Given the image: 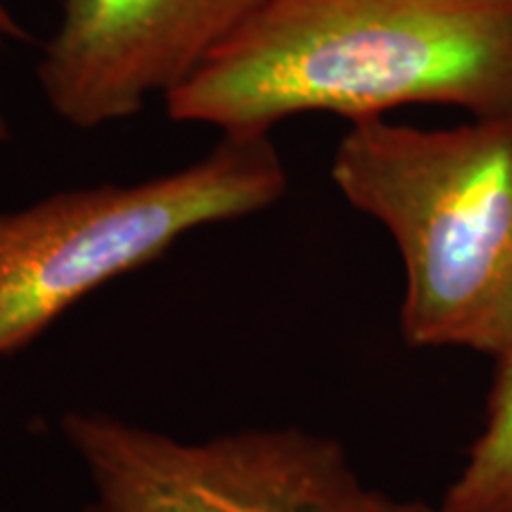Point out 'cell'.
Segmentation results:
<instances>
[{"label":"cell","mask_w":512,"mask_h":512,"mask_svg":"<svg viewBox=\"0 0 512 512\" xmlns=\"http://www.w3.org/2000/svg\"><path fill=\"white\" fill-rule=\"evenodd\" d=\"M403 105L512 112V0H268L164 100L169 119L221 136Z\"/></svg>","instance_id":"cell-1"},{"label":"cell","mask_w":512,"mask_h":512,"mask_svg":"<svg viewBox=\"0 0 512 512\" xmlns=\"http://www.w3.org/2000/svg\"><path fill=\"white\" fill-rule=\"evenodd\" d=\"M330 176L399 247L413 347L512 351V112L451 128L351 121Z\"/></svg>","instance_id":"cell-2"},{"label":"cell","mask_w":512,"mask_h":512,"mask_svg":"<svg viewBox=\"0 0 512 512\" xmlns=\"http://www.w3.org/2000/svg\"><path fill=\"white\" fill-rule=\"evenodd\" d=\"M287 185L271 133H242L145 181L81 185L0 211V356L185 235L273 207Z\"/></svg>","instance_id":"cell-3"},{"label":"cell","mask_w":512,"mask_h":512,"mask_svg":"<svg viewBox=\"0 0 512 512\" xmlns=\"http://www.w3.org/2000/svg\"><path fill=\"white\" fill-rule=\"evenodd\" d=\"M62 434L86 467L81 512H320L351 467L332 439L302 430H242L204 441L69 411Z\"/></svg>","instance_id":"cell-4"},{"label":"cell","mask_w":512,"mask_h":512,"mask_svg":"<svg viewBox=\"0 0 512 512\" xmlns=\"http://www.w3.org/2000/svg\"><path fill=\"white\" fill-rule=\"evenodd\" d=\"M268 0H60L36 64L64 124L95 131L183 88Z\"/></svg>","instance_id":"cell-5"},{"label":"cell","mask_w":512,"mask_h":512,"mask_svg":"<svg viewBox=\"0 0 512 512\" xmlns=\"http://www.w3.org/2000/svg\"><path fill=\"white\" fill-rule=\"evenodd\" d=\"M441 512H512V351L501 358L484 432Z\"/></svg>","instance_id":"cell-6"},{"label":"cell","mask_w":512,"mask_h":512,"mask_svg":"<svg viewBox=\"0 0 512 512\" xmlns=\"http://www.w3.org/2000/svg\"><path fill=\"white\" fill-rule=\"evenodd\" d=\"M320 512H441L422 503H401L394 498L363 489L354 472H347L332 486Z\"/></svg>","instance_id":"cell-7"},{"label":"cell","mask_w":512,"mask_h":512,"mask_svg":"<svg viewBox=\"0 0 512 512\" xmlns=\"http://www.w3.org/2000/svg\"><path fill=\"white\" fill-rule=\"evenodd\" d=\"M22 38V29H19L17 19L12 12L5 8V3L0 0V60H3L5 50H8L10 43H15ZM8 140V121L3 117V107H0V145Z\"/></svg>","instance_id":"cell-8"}]
</instances>
